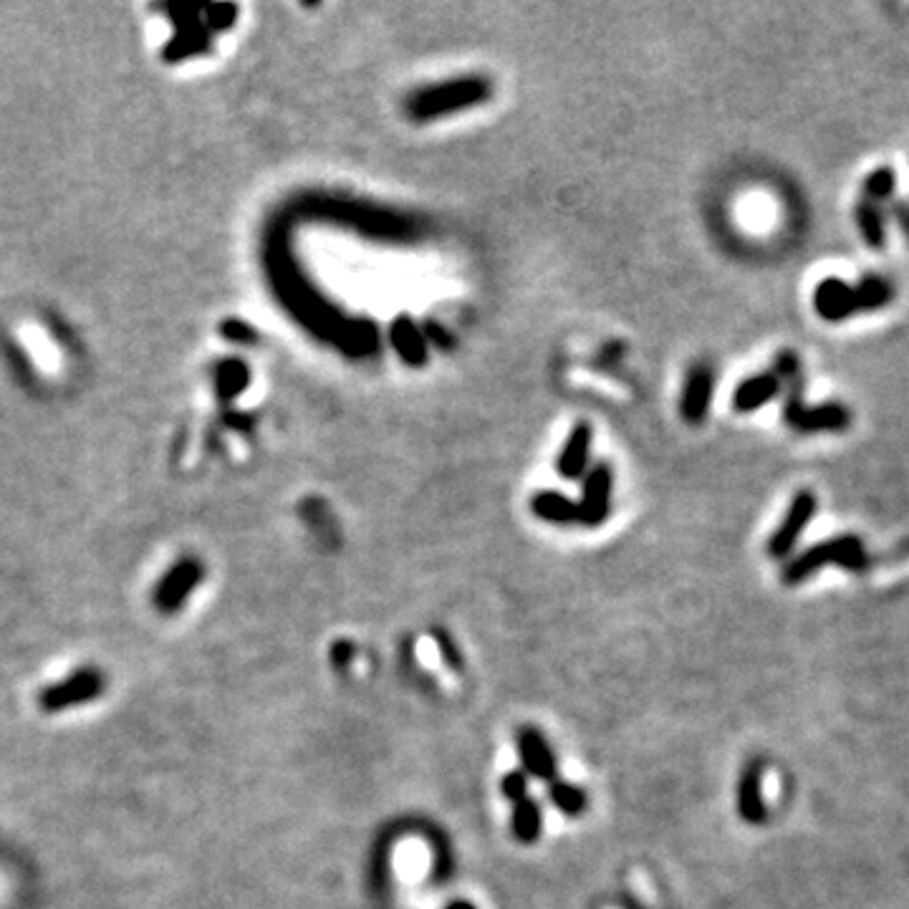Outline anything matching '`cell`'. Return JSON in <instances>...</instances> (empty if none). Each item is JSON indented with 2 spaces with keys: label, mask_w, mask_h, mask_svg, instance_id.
I'll return each mask as SVG.
<instances>
[{
  "label": "cell",
  "mask_w": 909,
  "mask_h": 909,
  "mask_svg": "<svg viewBox=\"0 0 909 909\" xmlns=\"http://www.w3.org/2000/svg\"><path fill=\"white\" fill-rule=\"evenodd\" d=\"M894 301V288L882 276H862L856 283L844 278H824L814 291V309L829 324H841L859 314L887 309Z\"/></svg>",
  "instance_id": "6da1fadb"
},
{
  "label": "cell",
  "mask_w": 909,
  "mask_h": 909,
  "mask_svg": "<svg viewBox=\"0 0 909 909\" xmlns=\"http://www.w3.org/2000/svg\"><path fill=\"white\" fill-rule=\"evenodd\" d=\"M490 96H493V81L488 76H460L412 91L404 101V112L412 122H432L447 114L480 107Z\"/></svg>",
  "instance_id": "7a4b0ae2"
},
{
  "label": "cell",
  "mask_w": 909,
  "mask_h": 909,
  "mask_svg": "<svg viewBox=\"0 0 909 909\" xmlns=\"http://www.w3.org/2000/svg\"><path fill=\"white\" fill-rule=\"evenodd\" d=\"M829 564L841 566V569L846 571H854V574H862V571L869 569L872 559H869L862 538L846 533V536H836L829 538V541L816 543V546L806 548L801 556L788 561L781 571V581L786 586H796Z\"/></svg>",
  "instance_id": "3957f363"
},
{
  "label": "cell",
  "mask_w": 909,
  "mask_h": 909,
  "mask_svg": "<svg viewBox=\"0 0 909 909\" xmlns=\"http://www.w3.org/2000/svg\"><path fill=\"white\" fill-rule=\"evenodd\" d=\"M104 690H107V675L99 667L86 665L66 675L64 680H56L43 687L36 695V705L46 715L66 713V710L99 700Z\"/></svg>",
  "instance_id": "277c9868"
},
{
  "label": "cell",
  "mask_w": 909,
  "mask_h": 909,
  "mask_svg": "<svg viewBox=\"0 0 909 909\" xmlns=\"http://www.w3.org/2000/svg\"><path fill=\"white\" fill-rule=\"evenodd\" d=\"M816 508H819V500H816L814 490H798V493L793 495L781 526L773 531V536L768 538L766 543V553L771 559L776 561L786 559L788 553L793 551V546H796L798 538H801V533L806 531L808 523L814 521Z\"/></svg>",
  "instance_id": "5b68a950"
},
{
  "label": "cell",
  "mask_w": 909,
  "mask_h": 909,
  "mask_svg": "<svg viewBox=\"0 0 909 909\" xmlns=\"http://www.w3.org/2000/svg\"><path fill=\"white\" fill-rule=\"evenodd\" d=\"M516 753L521 771L526 773L531 781L551 783L553 778H559V761L553 753L551 743L546 735L536 728V725H521L516 733Z\"/></svg>",
  "instance_id": "8992f818"
},
{
  "label": "cell",
  "mask_w": 909,
  "mask_h": 909,
  "mask_svg": "<svg viewBox=\"0 0 909 909\" xmlns=\"http://www.w3.org/2000/svg\"><path fill=\"white\" fill-rule=\"evenodd\" d=\"M612 490H614L612 468L606 463L591 465L589 473L584 475L581 498L579 503H576L581 526L596 528L609 518V513H612Z\"/></svg>",
  "instance_id": "52a82bcc"
},
{
  "label": "cell",
  "mask_w": 909,
  "mask_h": 909,
  "mask_svg": "<svg viewBox=\"0 0 909 909\" xmlns=\"http://www.w3.org/2000/svg\"><path fill=\"white\" fill-rule=\"evenodd\" d=\"M205 576V569L197 559H182L172 566L165 574V579L157 584L155 589V609L165 617H172L185 606V601L190 599L192 591L197 589V584Z\"/></svg>",
  "instance_id": "ba28073f"
},
{
  "label": "cell",
  "mask_w": 909,
  "mask_h": 909,
  "mask_svg": "<svg viewBox=\"0 0 909 909\" xmlns=\"http://www.w3.org/2000/svg\"><path fill=\"white\" fill-rule=\"evenodd\" d=\"M786 427L801 432V435H819V432H846L854 422V415L844 402H819L814 407L803 404L801 410L783 417Z\"/></svg>",
  "instance_id": "9c48e42d"
},
{
  "label": "cell",
  "mask_w": 909,
  "mask_h": 909,
  "mask_svg": "<svg viewBox=\"0 0 909 909\" xmlns=\"http://www.w3.org/2000/svg\"><path fill=\"white\" fill-rule=\"evenodd\" d=\"M715 397V369L713 364L697 362L692 364L685 377L680 397V415L690 425H700L710 415V404Z\"/></svg>",
  "instance_id": "30bf717a"
},
{
  "label": "cell",
  "mask_w": 909,
  "mask_h": 909,
  "mask_svg": "<svg viewBox=\"0 0 909 909\" xmlns=\"http://www.w3.org/2000/svg\"><path fill=\"white\" fill-rule=\"evenodd\" d=\"M738 816L750 826H761L768 816L766 801H763V768L758 761L745 763L738 778Z\"/></svg>",
  "instance_id": "8fae6325"
},
{
  "label": "cell",
  "mask_w": 909,
  "mask_h": 909,
  "mask_svg": "<svg viewBox=\"0 0 909 909\" xmlns=\"http://www.w3.org/2000/svg\"><path fill=\"white\" fill-rule=\"evenodd\" d=\"M591 440H594V432H591L589 422H579V425H574V430H571L569 437H566L564 447H561L559 460H556V470H559L561 478L579 480L589 473Z\"/></svg>",
  "instance_id": "7c38bea8"
},
{
  "label": "cell",
  "mask_w": 909,
  "mask_h": 909,
  "mask_svg": "<svg viewBox=\"0 0 909 909\" xmlns=\"http://www.w3.org/2000/svg\"><path fill=\"white\" fill-rule=\"evenodd\" d=\"M389 339H392L394 351H397V357L402 359L407 367L420 369L427 364V339L422 334L420 326L415 324L412 316H397L389 326Z\"/></svg>",
  "instance_id": "4fadbf2b"
},
{
  "label": "cell",
  "mask_w": 909,
  "mask_h": 909,
  "mask_svg": "<svg viewBox=\"0 0 909 909\" xmlns=\"http://www.w3.org/2000/svg\"><path fill=\"white\" fill-rule=\"evenodd\" d=\"M781 389H783L781 379H778L773 372H763V374H755V377L743 379V382H740L733 392L735 412H740V415H748V412L761 410L763 404H768L771 399H776L778 394H781Z\"/></svg>",
  "instance_id": "5bb4252c"
},
{
  "label": "cell",
  "mask_w": 909,
  "mask_h": 909,
  "mask_svg": "<svg viewBox=\"0 0 909 909\" xmlns=\"http://www.w3.org/2000/svg\"><path fill=\"white\" fill-rule=\"evenodd\" d=\"M531 513L538 521L556 523V526L579 523V508H576L574 500L566 498L564 493H556V490H541V493L533 495Z\"/></svg>",
  "instance_id": "9a60e30c"
},
{
  "label": "cell",
  "mask_w": 909,
  "mask_h": 909,
  "mask_svg": "<svg viewBox=\"0 0 909 909\" xmlns=\"http://www.w3.org/2000/svg\"><path fill=\"white\" fill-rule=\"evenodd\" d=\"M511 834L518 844L531 846L543 834V808L533 796L513 803L511 808Z\"/></svg>",
  "instance_id": "2e32d148"
},
{
  "label": "cell",
  "mask_w": 909,
  "mask_h": 909,
  "mask_svg": "<svg viewBox=\"0 0 909 909\" xmlns=\"http://www.w3.org/2000/svg\"><path fill=\"white\" fill-rule=\"evenodd\" d=\"M546 796L548 803L566 819H579L589 806V796L584 788L566 778H553L551 783H546Z\"/></svg>",
  "instance_id": "e0dca14e"
},
{
  "label": "cell",
  "mask_w": 909,
  "mask_h": 909,
  "mask_svg": "<svg viewBox=\"0 0 909 909\" xmlns=\"http://www.w3.org/2000/svg\"><path fill=\"white\" fill-rule=\"evenodd\" d=\"M856 225H859V233H862L864 245L872 250H882L887 245V223H884V208L882 205H874L869 202L867 197H859L856 200Z\"/></svg>",
  "instance_id": "ac0fdd59"
},
{
  "label": "cell",
  "mask_w": 909,
  "mask_h": 909,
  "mask_svg": "<svg viewBox=\"0 0 909 909\" xmlns=\"http://www.w3.org/2000/svg\"><path fill=\"white\" fill-rule=\"evenodd\" d=\"M894 190H897V172H894L889 165H884V167H877V170H872L867 177H864L862 197H867L869 202H874V205H882L884 208V205H887V202L894 197Z\"/></svg>",
  "instance_id": "d6986e66"
},
{
  "label": "cell",
  "mask_w": 909,
  "mask_h": 909,
  "mask_svg": "<svg viewBox=\"0 0 909 909\" xmlns=\"http://www.w3.org/2000/svg\"><path fill=\"white\" fill-rule=\"evenodd\" d=\"M432 639H435V647L437 652H440V660L445 662V667H450L452 672H463L465 667L463 649H460L458 642L452 639V634L447 632L445 627H432Z\"/></svg>",
  "instance_id": "ffe728a7"
},
{
  "label": "cell",
  "mask_w": 909,
  "mask_h": 909,
  "mask_svg": "<svg viewBox=\"0 0 909 909\" xmlns=\"http://www.w3.org/2000/svg\"><path fill=\"white\" fill-rule=\"evenodd\" d=\"M500 796L511 803V806L513 803L523 801V798L531 796V778H528L521 768H516V771H508L503 778H500Z\"/></svg>",
  "instance_id": "44dd1931"
},
{
  "label": "cell",
  "mask_w": 909,
  "mask_h": 909,
  "mask_svg": "<svg viewBox=\"0 0 909 909\" xmlns=\"http://www.w3.org/2000/svg\"><path fill=\"white\" fill-rule=\"evenodd\" d=\"M422 334H425L427 344L437 346V349H442V351H452L455 349V344H458L455 336H452L445 326L437 324V321H425V331H422Z\"/></svg>",
  "instance_id": "7402d4cb"
},
{
  "label": "cell",
  "mask_w": 909,
  "mask_h": 909,
  "mask_svg": "<svg viewBox=\"0 0 909 909\" xmlns=\"http://www.w3.org/2000/svg\"><path fill=\"white\" fill-rule=\"evenodd\" d=\"M354 654H357L354 644H351L349 639H339V642H334V647H331L329 660L336 670H346V667L351 665V660H354Z\"/></svg>",
  "instance_id": "603a6c76"
},
{
  "label": "cell",
  "mask_w": 909,
  "mask_h": 909,
  "mask_svg": "<svg viewBox=\"0 0 909 909\" xmlns=\"http://www.w3.org/2000/svg\"><path fill=\"white\" fill-rule=\"evenodd\" d=\"M245 379H248L245 369L238 362H230V367L225 369V394L230 397V394L240 392L245 387Z\"/></svg>",
  "instance_id": "cb8c5ba5"
},
{
  "label": "cell",
  "mask_w": 909,
  "mask_h": 909,
  "mask_svg": "<svg viewBox=\"0 0 909 909\" xmlns=\"http://www.w3.org/2000/svg\"><path fill=\"white\" fill-rule=\"evenodd\" d=\"M889 210H892V218L897 220V225L902 228V233L907 235V240H909V202L894 200L892 205H889Z\"/></svg>",
  "instance_id": "d4e9b609"
},
{
  "label": "cell",
  "mask_w": 909,
  "mask_h": 909,
  "mask_svg": "<svg viewBox=\"0 0 909 909\" xmlns=\"http://www.w3.org/2000/svg\"><path fill=\"white\" fill-rule=\"evenodd\" d=\"M442 909H478V907H475L470 899H452V902H447Z\"/></svg>",
  "instance_id": "484cf974"
}]
</instances>
